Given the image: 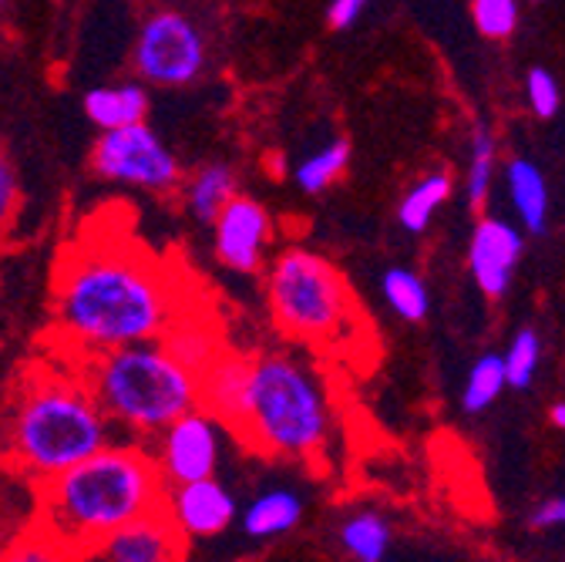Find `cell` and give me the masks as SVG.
<instances>
[{
	"label": "cell",
	"instance_id": "21",
	"mask_svg": "<svg viewBox=\"0 0 565 562\" xmlns=\"http://www.w3.org/2000/svg\"><path fill=\"white\" fill-rule=\"evenodd\" d=\"M347 162H350V146L343 142V138H337V142L323 146L320 152L307 156V159L297 166L294 179H297V185H300L307 195H317V192H323L327 185H333V182L343 176Z\"/></svg>",
	"mask_w": 565,
	"mask_h": 562
},
{
	"label": "cell",
	"instance_id": "6",
	"mask_svg": "<svg viewBox=\"0 0 565 562\" xmlns=\"http://www.w3.org/2000/svg\"><path fill=\"white\" fill-rule=\"evenodd\" d=\"M266 300L282 333L313 347L337 343L353 320V294L343 273L310 250H282L273 259Z\"/></svg>",
	"mask_w": 565,
	"mask_h": 562
},
{
	"label": "cell",
	"instance_id": "27",
	"mask_svg": "<svg viewBox=\"0 0 565 562\" xmlns=\"http://www.w3.org/2000/svg\"><path fill=\"white\" fill-rule=\"evenodd\" d=\"M502 361H505V381L512 388H529V381L535 374V364H539V337L532 330H522L512 340L509 354Z\"/></svg>",
	"mask_w": 565,
	"mask_h": 562
},
{
	"label": "cell",
	"instance_id": "9",
	"mask_svg": "<svg viewBox=\"0 0 565 562\" xmlns=\"http://www.w3.org/2000/svg\"><path fill=\"white\" fill-rule=\"evenodd\" d=\"M230 428L205 407H192L156 435L152 455L166 485H182L216 475L223 462V435Z\"/></svg>",
	"mask_w": 565,
	"mask_h": 562
},
{
	"label": "cell",
	"instance_id": "29",
	"mask_svg": "<svg viewBox=\"0 0 565 562\" xmlns=\"http://www.w3.org/2000/svg\"><path fill=\"white\" fill-rule=\"evenodd\" d=\"M18 176H14V166L11 159L0 152V233L8 230V223L14 220V209H18Z\"/></svg>",
	"mask_w": 565,
	"mask_h": 562
},
{
	"label": "cell",
	"instance_id": "10",
	"mask_svg": "<svg viewBox=\"0 0 565 562\" xmlns=\"http://www.w3.org/2000/svg\"><path fill=\"white\" fill-rule=\"evenodd\" d=\"M209 226H212V253H216V259L226 269L246 276L263 269L273 243V216L266 213V205L236 192Z\"/></svg>",
	"mask_w": 565,
	"mask_h": 562
},
{
	"label": "cell",
	"instance_id": "3",
	"mask_svg": "<svg viewBox=\"0 0 565 562\" xmlns=\"http://www.w3.org/2000/svg\"><path fill=\"white\" fill-rule=\"evenodd\" d=\"M105 445H111V421L78 371H44L21 388L11 407L8 448L24 475L44 481Z\"/></svg>",
	"mask_w": 565,
	"mask_h": 562
},
{
	"label": "cell",
	"instance_id": "11",
	"mask_svg": "<svg viewBox=\"0 0 565 562\" xmlns=\"http://www.w3.org/2000/svg\"><path fill=\"white\" fill-rule=\"evenodd\" d=\"M162 509H166V516L172 519V526L182 532V539L189 545L202 542V539L223 536L236 519L233 491L216 475L182 481V485H169Z\"/></svg>",
	"mask_w": 565,
	"mask_h": 562
},
{
	"label": "cell",
	"instance_id": "5",
	"mask_svg": "<svg viewBox=\"0 0 565 562\" xmlns=\"http://www.w3.org/2000/svg\"><path fill=\"white\" fill-rule=\"evenodd\" d=\"M82 381L111 425L156 438L169 421L199 407V371L179 361L162 340H141L82 358Z\"/></svg>",
	"mask_w": 565,
	"mask_h": 562
},
{
	"label": "cell",
	"instance_id": "33",
	"mask_svg": "<svg viewBox=\"0 0 565 562\" xmlns=\"http://www.w3.org/2000/svg\"><path fill=\"white\" fill-rule=\"evenodd\" d=\"M8 542H11V539H8V519H4V512H0V552H4Z\"/></svg>",
	"mask_w": 565,
	"mask_h": 562
},
{
	"label": "cell",
	"instance_id": "28",
	"mask_svg": "<svg viewBox=\"0 0 565 562\" xmlns=\"http://www.w3.org/2000/svg\"><path fill=\"white\" fill-rule=\"evenodd\" d=\"M529 102L539 118H552L558 108V85L548 72H542V67L529 75Z\"/></svg>",
	"mask_w": 565,
	"mask_h": 562
},
{
	"label": "cell",
	"instance_id": "22",
	"mask_svg": "<svg viewBox=\"0 0 565 562\" xmlns=\"http://www.w3.org/2000/svg\"><path fill=\"white\" fill-rule=\"evenodd\" d=\"M451 195V179L448 176H428L424 182H417L407 195H404V202H401V226L407 230V233H420L424 226L431 223V216H435V209L445 202Z\"/></svg>",
	"mask_w": 565,
	"mask_h": 562
},
{
	"label": "cell",
	"instance_id": "8",
	"mask_svg": "<svg viewBox=\"0 0 565 562\" xmlns=\"http://www.w3.org/2000/svg\"><path fill=\"white\" fill-rule=\"evenodd\" d=\"M205 67V38L195 21L179 11H159L138 31L135 72L159 88H185Z\"/></svg>",
	"mask_w": 565,
	"mask_h": 562
},
{
	"label": "cell",
	"instance_id": "31",
	"mask_svg": "<svg viewBox=\"0 0 565 562\" xmlns=\"http://www.w3.org/2000/svg\"><path fill=\"white\" fill-rule=\"evenodd\" d=\"M535 526H565V499H555V502H548V506H542L539 512H535V519H532Z\"/></svg>",
	"mask_w": 565,
	"mask_h": 562
},
{
	"label": "cell",
	"instance_id": "13",
	"mask_svg": "<svg viewBox=\"0 0 565 562\" xmlns=\"http://www.w3.org/2000/svg\"><path fill=\"white\" fill-rule=\"evenodd\" d=\"M249 388V354L236 350H220L202 371H199V407L216 414L223 425L236 435Z\"/></svg>",
	"mask_w": 565,
	"mask_h": 562
},
{
	"label": "cell",
	"instance_id": "26",
	"mask_svg": "<svg viewBox=\"0 0 565 562\" xmlns=\"http://www.w3.org/2000/svg\"><path fill=\"white\" fill-rule=\"evenodd\" d=\"M471 14L478 31L488 38H509L519 21L515 0H471Z\"/></svg>",
	"mask_w": 565,
	"mask_h": 562
},
{
	"label": "cell",
	"instance_id": "15",
	"mask_svg": "<svg viewBox=\"0 0 565 562\" xmlns=\"http://www.w3.org/2000/svg\"><path fill=\"white\" fill-rule=\"evenodd\" d=\"M303 519V499L294 488H266L256 496L243 516V529L249 539H279L300 526Z\"/></svg>",
	"mask_w": 565,
	"mask_h": 562
},
{
	"label": "cell",
	"instance_id": "18",
	"mask_svg": "<svg viewBox=\"0 0 565 562\" xmlns=\"http://www.w3.org/2000/svg\"><path fill=\"white\" fill-rule=\"evenodd\" d=\"M340 545L350 559L381 562L391 552V526L381 512H353L340 526Z\"/></svg>",
	"mask_w": 565,
	"mask_h": 562
},
{
	"label": "cell",
	"instance_id": "20",
	"mask_svg": "<svg viewBox=\"0 0 565 562\" xmlns=\"http://www.w3.org/2000/svg\"><path fill=\"white\" fill-rule=\"evenodd\" d=\"M509 192H512V202L519 209V216L525 220V226L532 233H542L545 230V213H548V192H545L542 172L532 162L515 159L509 166Z\"/></svg>",
	"mask_w": 565,
	"mask_h": 562
},
{
	"label": "cell",
	"instance_id": "4",
	"mask_svg": "<svg viewBox=\"0 0 565 562\" xmlns=\"http://www.w3.org/2000/svg\"><path fill=\"white\" fill-rule=\"evenodd\" d=\"M236 438L269 458H320L333 438V407L317 371L282 350L249 358V388Z\"/></svg>",
	"mask_w": 565,
	"mask_h": 562
},
{
	"label": "cell",
	"instance_id": "25",
	"mask_svg": "<svg viewBox=\"0 0 565 562\" xmlns=\"http://www.w3.org/2000/svg\"><path fill=\"white\" fill-rule=\"evenodd\" d=\"M491 166H494V142H491V135L484 128H475V138H471V169H468V202L475 209L488 195Z\"/></svg>",
	"mask_w": 565,
	"mask_h": 562
},
{
	"label": "cell",
	"instance_id": "24",
	"mask_svg": "<svg viewBox=\"0 0 565 562\" xmlns=\"http://www.w3.org/2000/svg\"><path fill=\"white\" fill-rule=\"evenodd\" d=\"M509 381H505V361L502 358H494V354H488V358H481L478 364H475V371L468 374V384H465V394H461V404H465V411H484L494 397L502 394V388H505Z\"/></svg>",
	"mask_w": 565,
	"mask_h": 562
},
{
	"label": "cell",
	"instance_id": "7",
	"mask_svg": "<svg viewBox=\"0 0 565 562\" xmlns=\"http://www.w3.org/2000/svg\"><path fill=\"white\" fill-rule=\"evenodd\" d=\"M92 169L108 182L146 192H172L182 182L179 159L146 121L105 128L92 152Z\"/></svg>",
	"mask_w": 565,
	"mask_h": 562
},
{
	"label": "cell",
	"instance_id": "23",
	"mask_svg": "<svg viewBox=\"0 0 565 562\" xmlns=\"http://www.w3.org/2000/svg\"><path fill=\"white\" fill-rule=\"evenodd\" d=\"M384 297L391 304V310L404 320H424L428 317V290H424V284L417 279V273L411 269H387L384 276Z\"/></svg>",
	"mask_w": 565,
	"mask_h": 562
},
{
	"label": "cell",
	"instance_id": "17",
	"mask_svg": "<svg viewBox=\"0 0 565 562\" xmlns=\"http://www.w3.org/2000/svg\"><path fill=\"white\" fill-rule=\"evenodd\" d=\"M239 192V179L233 172V166L226 162H209L202 166L189 185H185V209L199 220V223H212L220 216V209Z\"/></svg>",
	"mask_w": 565,
	"mask_h": 562
},
{
	"label": "cell",
	"instance_id": "2",
	"mask_svg": "<svg viewBox=\"0 0 565 562\" xmlns=\"http://www.w3.org/2000/svg\"><path fill=\"white\" fill-rule=\"evenodd\" d=\"M38 526L61 549L85 555L118 526L156 512L166 502V478L152 448L105 445L85 462L38 481Z\"/></svg>",
	"mask_w": 565,
	"mask_h": 562
},
{
	"label": "cell",
	"instance_id": "32",
	"mask_svg": "<svg viewBox=\"0 0 565 562\" xmlns=\"http://www.w3.org/2000/svg\"><path fill=\"white\" fill-rule=\"evenodd\" d=\"M552 421L565 432V404H555V407H552Z\"/></svg>",
	"mask_w": 565,
	"mask_h": 562
},
{
	"label": "cell",
	"instance_id": "12",
	"mask_svg": "<svg viewBox=\"0 0 565 562\" xmlns=\"http://www.w3.org/2000/svg\"><path fill=\"white\" fill-rule=\"evenodd\" d=\"M189 552V542L172 526L166 509L146 512L115 532H108L88 559H108V562H172Z\"/></svg>",
	"mask_w": 565,
	"mask_h": 562
},
{
	"label": "cell",
	"instance_id": "1",
	"mask_svg": "<svg viewBox=\"0 0 565 562\" xmlns=\"http://www.w3.org/2000/svg\"><path fill=\"white\" fill-rule=\"evenodd\" d=\"M182 314L166 266L141 246L85 243L67 250L54 276V333L71 358L159 340Z\"/></svg>",
	"mask_w": 565,
	"mask_h": 562
},
{
	"label": "cell",
	"instance_id": "30",
	"mask_svg": "<svg viewBox=\"0 0 565 562\" xmlns=\"http://www.w3.org/2000/svg\"><path fill=\"white\" fill-rule=\"evenodd\" d=\"M371 0H330V11H327V21L330 28L343 31V28H353L361 21V14L367 11Z\"/></svg>",
	"mask_w": 565,
	"mask_h": 562
},
{
	"label": "cell",
	"instance_id": "16",
	"mask_svg": "<svg viewBox=\"0 0 565 562\" xmlns=\"http://www.w3.org/2000/svg\"><path fill=\"white\" fill-rule=\"evenodd\" d=\"M149 112V92L138 82H125V85H105V88H92L85 95V115L105 131V128H121L131 121H146Z\"/></svg>",
	"mask_w": 565,
	"mask_h": 562
},
{
	"label": "cell",
	"instance_id": "19",
	"mask_svg": "<svg viewBox=\"0 0 565 562\" xmlns=\"http://www.w3.org/2000/svg\"><path fill=\"white\" fill-rule=\"evenodd\" d=\"M159 340L172 350V354H175L179 361H185L192 371H202V368L223 350L216 330H212V327H202V324H189L185 314H179Z\"/></svg>",
	"mask_w": 565,
	"mask_h": 562
},
{
	"label": "cell",
	"instance_id": "14",
	"mask_svg": "<svg viewBox=\"0 0 565 562\" xmlns=\"http://www.w3.org/2000/svg\"><path fill=\"white\" fill-rule=\"evenodd\" d=\"M519 253H522V236L509 223H499V220L478 223L468 259H471V273L478 279V287L488 297H502L509 290Z\"/></svg>",
	"mask_w": 565,
	"mask_h": 562
}]
</instances>
